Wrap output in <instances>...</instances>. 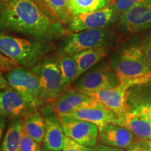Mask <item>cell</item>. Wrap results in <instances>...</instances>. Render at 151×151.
I'll use <instances>...</instances> for the list:
<instances>
[{
	"instance_id": "1",
	"label": "cell",
	"mask_w": 151,
	"mask_h": 151,
	"mask_svg": "<svg viewBox=\"0 0 151 151\" xmlns=\"http://www.w3.org/2000/svg\"><path fill=\"white\" fill-rule=\"evenodd\" d=\"M0 29L47 42L67 34L61 22L49 17L35 0H0Z\"/></svg>"
},
{
	"instance_id": "2",
	"label": "cell",
	"mask_w": 151,
	"mask_h": 151,
	"mask_svg": "<svg viewBox=\"0 0 151 151\" xmlns=\"http://www.w3.org/2000/svg\"><path fill=\"white\" fill-rule=\"evenodd\" d=\"M112 66L120 83L129 89L132 86L151 83V66L141 46L134 45L124 48L115 58Z\"/></svg>"
},
{
	"instance_id": "3",
	"label": "cell",
	"mask_w": 151,
	"mask_h": 151,
	"mask_svg": "<svg viewBox=\"0 0 151 151\" xmlns=\"http://www.w3.org/2000/svg\"><path fill=\"white\" fill-rule=\"evenodd\" d=\"M52 48V45L47 41L29 40L0 31V51L19 66L27 69L35 67Z\"/></svg>"
},
{
	"instance_id": "4",
	"label": "cell",
	"mask_w": 151,
	"mask_h": 151,
	"mask_svg": "<svg viewBox=\"0 0 151 151\" xmlns=\"http://www.w3.org/2000/svg\"><path fill=\"white\" fill-rule=\"evenodd\" d=\"M9 86L18 92L32 107L38 109L47 102L39 79L29 69L18 66L6 73Z\"/></svg>"
},
{
	"instance_id": "5",
	"label": "cell",
	"mask_w": 151,
	"mask_h": 151,
	"mask_svg": "<svg viewBox=\"0 0 151 151\" xmlns=\"http://www.w3.org/2000/svg\"><path fill=\"white\" fill-rule=\"evenodd\" d=\"M113 34L105 29H86L73 32L65 38L59 53L73 55L90 49L107 46L111 42Z\"/></svg>"
},
{
	"instance_id": "6",
	"label": "cell",
	"mask_w": 151,
	"mask_h": 151,
	"mask_svg": "<svg viewBox=\"0 0 151 151\" xmlns=\"http://www.w3.org/2000/svg\"><path fill=\"white\" fill-rule=\"evenodd\" d=\"M29 69L39 79L47 103L53 102L65 90L57 60L54 58L41 60Z\"/></svg>"
},
{
	"instance_id": "7",
	"label": "cell",
	"mask_w": 151,
	"mask_h": 151,
	"mask_svg": "<svg viewBox=\"0 0 151 151\" xmlns=\"http://www.w3.org/2000/svg\"><path fill=\"white\" fill-rule=\"evenodd\" d=\"M117 17L114 5L107 4L98 10L73 16L69 29L71 32H78L86 29H104L116 21Z\"/></svg>"
},
{
	"instance_id": "8",
	"label": "cell",
	"mask_w": 151,
	"mask_h": 151,
	"mask_svg": "<svg viewBox=\"0 0 151 151\" xmlns=\"http://www.w3.org/2000/svg\"><path fill=\"white\" fill-rule=\"evenodd\" d=\"M62 129L67 137L83 146L94 148L99 139V127L92 122L62 116L60 118Z\"/></svg>"
},
{
	"instance_id": "9",
	"label": "cell",
	"mask_w": 151,
	"mask_h": 151,
	"mask_svg": "<svg viewBox=\"0 0 151 151\" xmlns=\"http://www.w3.org/2000/svg\"><path fill=\"white\" fill-rule=\"evenodd\" d=\"M120 83L117 73L104 67L83 73L77 79L73 88L87 94L114 88Z\"/></svg>"
},
{
	"instance_id": "10",
	"label": "cell",
	"mask_w": 151,
	"mask_h": 151,
	"mask_svg": "<svg viewBox=\"0 0 151 151\" xmlns=\"http://www.w3.org/2000/svg\"><path fill=\"white\" fill-rule=\"evenodd\" d=\"M119 27L129 33H136L151 27V0L139 4L120 15Z\"/></svg>"
},
{
	"instance_id": "11",
	"label": "cell",
	"mask_w": 151,
	"mask_h": 151,
	"mask_svg": "<svg viewBox=\"0 0 151 151\" xmlns=\"http://www.w3.org/2000/svg\"><path fill=\"white\" fill-rule=\"evenodd\" d=\"M35 109L11 87L0 90V116L13 119L23 118Z\"/></svg>"
},
{
	"instance_id": "12",
	"label": "cell",
	"mask_w": 151,
	"mask_h": 151,
	"mask_svg": "<svg viewBox=\"0 0 151 151\" xmlns=\"http://www.w3.org/2000/svg\"><path fill=\"white\" fill-rule=\"evenodd\" d=\"M118 124L127 128L137 141L151 140V124L146 104L129 111L121 118Z\"/></svg>"
},
{
	"instance_id": "13",
	"label": "cell",
	"mask_w": 151,
	"mask_h": 151,
	"mask_svg": "<svg viewBox=\"0 0 151 151\" xmlns=\"http://www.w3.org/2000/svg\"><path fill=\"white\" fill-rule=\"evenodd\" d=\"M128 90L127 86L119 83L114 88L93 92L88 95L114 112L120 118L129 111L127 104Z\"/></svg>"
},
{
	"instance_id": "14",
	"label": "cell",
	"mask_w": 151,
	"mask_h": 151,
	"mask_svg": "<svg viewBox=\"0 0 151 151\" xmlns=\"http://www.w3.org/2000/svg\"><path fill=\"white\" fill-rule=\"evenodd\" d=\"M41 114L46 122V133L43 141V146L52 150H62L65 134L62 129L60 118L54 111L53 106H44L41 111Z\"/></svg>"
},
{
	"instance_id": "15",
	"label": "cell",
	"mask_w": 151,
	"mask_h": 151,
	"mask_svg": "<svg viewBox=\"0 0 151 151\" xmlns=\"http://www.w3.org/2000/svg\"><path fill=\"white\" fill-rule=\"evenodd\" d=\"M99 140L101 144L122 149H127L137 141L127 128L113 122L99 127Z\"/></svg>"
},
{
	"instance_id": "16",
	"label": "cell",
	"mask_w": 151,
	"mask_h": 151,
	"mask_svg": "<svg viewBox=\"0 0 151 151\" xmlns=\"http://www.w3.org/2000/svg\"><path fill=\"white\" fill-rule=\"evenodd\" d=\"M96 100L88 94L79 90L73 89L65 90L60 97L53 101L54 111L58 117L66 116L73 111L84 106L92 104Z\"/></svg>"
},
{
	"instance_id": "17",
	"label": "cell",
	"mask_w": 151,
	"mask_h": 151,
	"mask_svg": "<svg viewBox=\"0 0 151 151\" xmlns=\"http://www.w3.org/2000/svg\"><path fill=\"white\" fill-rule=\"evenodd\" d=\"M66 116L92 122L99 127L110 122L118 124V118L116 113L98 101L81 107Z\"/></svg>"
},
{
	"instance_id": "18",
	"label": "cell",
	"mask_w": 151,
	"mask_h": 151,
	"mask_svg": "<svg viewBox=\"0 0 151 151\" xmlns=\"http://www.w3.org/2000/svg\"><path fill=\"white\" fill-rule=\"evenodd\" d=\"M109 50L108 47L103 46L90 49L73 55V57L78 65L77 79L89 70L90 68L103 60L108 55Z\"/></svg>"
},
{
	"instance_id": "19",
	"label": "cell",
	"mask_w": 151,
	"mask_h": 151,
	"mask_svg": "<svg viewBox=\"0 0 151 151\" xmlns=\"http://www.w3.org/2000/svg\"><path fill=\"white\" fill-rule=\"evenodd\" d=\"M23 130V119L13 120L7 128L0 144V151H18Z\"/></svg>"
},
{
	"instance_id": "20",
	"label": "cell",
	"mask_w": 151,
	"mask_h": 151,
	"mask_svg": "<svg viewBox=\"0 0 151 151\" xmlns=\"http://www.w3.org/2000/svg\"><path fill=\"white\" fill-rule=\"evenodd\" d=\"M22 119L26 132L37 142L43 143L46 133V122L42 114L35 109Z\"/></svg>"
},
{
	"instance_id": "21",
	"label": "cell",
	"mask_w": 151,
	"mask_h": 151,
	"mask_svg": "<svg viewBox=\"0 0 151 151\" xmlns=\"http://www.w3.org/2000/svg\"><path fill=\"white\" fill-rule=\"evenodd\" d=\"M57 62L61 73L62 84L66 90L73 81H76L78 65L73 55H60Z\"/></svg>"
},
{
	"instance_id": "22",
	"label": "cell",
	"mask_w": 151,
	"mask_h": 151,
	"mask_svg": "<svg viewBox=\"0 0 151 151\" xmlns=\"http://www.w3.org/2000/svg\"><path fill=\"white\" fill-rule=\"evenodd\" d=\"M111 0H69L71 15L76 16L100 9L110 3Z\"/></svg>"
},
{
	"instance_id": "23",
	"label": "cell",
	"mask_w": 151,
	"mask_h": 151,
	"mask_svg": "<svg viewBox=\"0 0 151 151\" xmlns=\"http://www.w3.org/2000/svg\"><path fill=\"white\" fill-rule=\"evenodd\" d=\"M59 22H69L72 18L69 8V0H41Z\"/></svg>"
},
{
	"instance_id": "24",
	"label": "cell",
	"mask_w": 151,
	"mask_h": 151,
	"mask_svg": "<svg viewBox=\"0 0 151 151\" xmlns=\"http://www.w3.org/2000/svg\"><path fill=\"white\" fill-rule=\"evenodd\" d=\"M41 150L42 148L40 143L37 142L24 129L18 151H41Z\"/></svg>"
},
{
	"instance_id": "25",
	"label": "cell",
	"mask_w": 151,
	"mask_h": 151,
	"mask_svg": "<svg viewBox=\"0 0 151 151\" xmlns=\"http://www.w3.org/2000/svg\"><path fill=\"white\" fill-rule=\"evenodd\" d=\"M62 151H96V150L94 147L92 148L83 146L65 135Z\"/></svg>"
},
{
	"instance_id": "26",
	"label": "cell",
	"mask_w": 151,
	"mask_h": 151,
	"mask_svg": "<svg viewBox=\"0 0 151 151\" xmlns=\"http://www.w3.org/2000/svg\"><path fill=\"white\" fill-rule=\"evenodd\" d=\"M148 0H116L114 7L118 15H121L132 7L135 6L139 4H141Z\"/></svg>"
},
{
	"instance_id": "27",
	"label": "cell",
	"mask_w": 151,
	"mask_h": 151,
	"mask_svg": "<svg viewBox=\"0 0 151 151\" xmlns=\"http://www.w3.org/2000/svg\"><path fill=\"white\" fill-rule=\"evenodd\" d=\"M18 66L19 65L16 62L4 55L0 51V71L1 72L7 73Z\"/></svg>"
},
{
	"instance_id": "28",
	"label": "cell",
	"mask_w": 151,
	"mask_h": 151,
	"mask_svg": "<svg viewBox=\"0 0 151 151\" xmlns=\"http://www.w3.org/2000/svg\"><path fill=\"white\" fill-rule=\"evenodd\" d=\"M127 151H151L149 141H137L127 148Z\"/></svg>"
},
{
	"instance_id": "29",
	"label": "cell",
	"mask_w": 151,
	"mask_h": 151,
	"mask_svg": "<svg viewBox=\"0 0 151 151\" xmlns=\"http://www.w3.org/2000/svg\"><path fill=\"white\" fill-rule=\"evenodd\" d=\"M143 52L151 66V34L144 39L141 45Z\"/></svg>"
},
{
	"instance_id": "30",
	"label": "cell",
	"mask_w": 151,
	"mask_h": 151,
	"mask_svg": "<svg viewBox=\"0 0 151 151\" xmlns=\"http://www.w3.org/2000/svg\"><path fill=\"white\" fill-rule=\"evenodd\" d=\"M94 148L96 151H124V149L122 148L106 146V145L101 144V143L97 146H94Z\"/></svg>"
},
{
	"instance_id": "31",
	"label": "cell",
	"mask_w": 151,
	"mask_h": 151,
	"mask_svg": "<svg viewBox=\"0 0 151 151\" xmlns=\"http://www.w3.org/2000/svg\"><path fill=\"white\" fill-rule=\"evenodd\" d=\"M6 125V120L4 117L0 116V143L2 139L4 133Z\"/></svg>"
},
{
	"instance_id": "32",
	"label": "cell",
	"mask_w": 151,
	"mask_h": 151,
	"mask_svg": "<svg viewBox=\"0 0 151 151\" xmlns=\"http://www.w3.org/2000/svg\"><path fill=\"white\" fill-rule=\"evenodd\" d=\"M9 87V83L6 77L3 76V73L0 71V90L4 89Z\"/></svg>"
},
{
	"instance_id": "33",
	"label": "cell",
	"mask_w": 151,
	"mask_h": 151,
	"mask_svg": "<svg viewBox=\"0 0 151 151\" xmlns=\"http://www.w3.org/2000/svg\"><path fill=\"white\" fill-rule=\"evenodd\" d=\"M146 106L147 108V111H148L149 119H150V122L151 124V104H146Z\"/></svg>"
},
{
	"instance_id": "34",
	"label": "cell",
	"mask_w": 151,
	"mask_h": 151,
	"mask_svg": "<svg viewBox=\"0 0 151 151\" xmlns=\"http://www.w3.org/2000/svg\"><path fill=\"white\" fill-rule=\"evenodd\" d=\"M41 151H55V150H50V149L46 148V147L43 146V148H42V150H41ZM60 151H61V150H60Z\"/></svg>"
},
{
	"instance_id": "35",
	"label": "cell",
	"mask_w": 151,
	"mask_h": 151,
	"mask_svg": "<svg viewBox=\"0 0 151 151\" xmlns=\"http://www.w3.org/2000/svg\"><path fill=\"white\" fill-rule=\"evenodd\" d=\"M149 143H150V147H151V140L149 141Z\"/></svg>"
}]
</instances>
